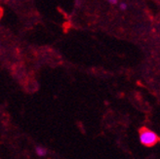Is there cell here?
<instances>
[{
	"label": "cell",
	"mask_w": 160,
	"mask_h": 159,
	"mask_svg": "<svg viewBox=\"0 0 160 159\" xmlns=\"http://www.w3.org/2000/svg\"><path fill=\"white\" fill-rule=\"evenodd\" d=\"M120 9H121V10H126L127 9V4L126 3H121V4H120Z\"/></svg>",
	"instance_id": "obj_3"
},
{
	"label": "cell",
	"mask_w": 160,
	"mask_h": 159,
	"mask_svg": "<svg viewBox=\"0 0 160 159\" xmlns=\"http://www.w3.org/2000/svg\"><path fill=\"white\" fill-rule=\"evenodd\" d=\"M35 153H36L39 157H44V156L47 155L48 150H47L45 147H41V146H37V147H35Z\"/></svg>",
	"instance_id": "obj_2"
},
{
	"label": "cell",
	"mask_w": 160,
	"mask_h": 159,
	"mask_svg": "<svg viewBox=\"0 0 160 159\" xmlns=\"http://www.w3.org/2000/svg\"><path fill=\"white\" fill-rule=\"evenodd\" d=\"M108 1L110 3V4H112V5H115V4H117V2H118V0H108Z\"/></svg>",
	"instance_id": "obj_4"
},
{
	"label": "cell",
	"mask_w": 160,
	"mask_h": 159,
	"mask_svg": "<svg viewBox=\"0 0 160 159\" xmlns=\"http://www.w3.org/2000/svg\"><path fill=\"white\" fill-rule=\"evenodd\" d=\"M140 142L145 147H153L160 141L158 135L148 128H142L139 135Z\"/></svg>",
	"instance_id": "obj_1"
}]
</instances>
